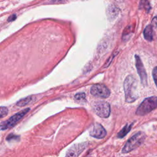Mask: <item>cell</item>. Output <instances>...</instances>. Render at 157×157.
<instances>
[{
  "instance_id": "cell-1",
  "label": "cell",
  "mask_w": 157,
  "mask_h": 157,
  "mask_svg": "<svg viewBox=\"0 0 157 157\" xmlns=\"http://www.w3.org/2000/svg\"><path fill=\"white\" fill-rule=\"evenodd\" d=\"M123 86L126 101L132 102L136 100L138 97L136 80L132 75H128L124 81Z\"/></svg>"
},
{
  "instance_id": "cell-2",
  "label": "cell",
  "mask_w": 157,
  "mask_h": 157,
  "mask_svg": "<svg viewBox=\"0 0 157 157\" xmlns=\"http://www.w3.org/2000/svg\"><path fill=\"white\" fill-rule=\"evenodd\" d=\"M145 139V135L142 132H138L134 136H132L126 143L123 148L122 149V152L123 153H128L138 147H139Z\"/></svg>"
},
{
  "instance_id": "cell-3",
  "label": "cell",
  "mask_w": 157,
  "mask_h": 157,
  "mask_svg": "<svg viewBox=\"0 0 157 157\" xmlns=\"http://www.w3.org/2000/svg\"><path fill=\"white\" fill-rule=\"evenodd\" d=\"M157 107V97L151 96L145 99L136 110L137 115H144Z\"/></svg>"
},
{
  "instance_id": "cell-4",
  "label": "cell",
  "mask_w": 157,
  "mask_h": 157,
  "mask_svg": "<svg viewBox=\"0 0 157 157\" xmlns=\"http://www.w3.org/2000/svg\"><path fill=\"white\" fill-rule=\"evenodd\" d=\"M29 110V108L21 110L20 112H18L16 114L13 115L8 120L2 121L0 123V129L5 130V129L12 128L25 116V115H26L28 112Z\"/></svg>"
},
{
  "instance_id": "cell-5",
  "label": "cell",
  "mask_w": 157,
  "mask_h": 157,
  "mask_svg": "<svg viewBox=\"0 0 157 157\" xmlns=\"http://www.w3.org/2000/svg\"><path fill=\"white\" fill-rule=\"evenodd\" d=\"M93 109L96 114L102 118H107L110 113V105L105 101H98L95 102Z\"/></svg>"
},
{
  "instance_id": "cell-6",
  "label": "cell",
  "mask_w": 157,
  "mask_h": 157,
  "mask_svg": "<svg viewBox=\"0 0 157 157\" xmlns=\"http://www.w3.org/2000/svg\"><path fill=\"white\" fill-rule=\"evenodd\" d=\"M90 92L92 95L101 98L109 97L110 93L109 88L103 84L93 85L91 88Z\"/></svg>"
},
{
  "instance_id": "cell-7",
  "label": "cell",
  "mask_w": 157,
  "mask_h": 157,
  "mask_svg": "<svg viewBox=\"0 0 157 157\" xmlns=\"http://www.w3.org/2000/svg\"><path fill=\"white\" fill-rule=\"evenodd\" d=\"M135 60L136 69L137 71V73L140 77L141 83L144 86H146L147 84V75L144 64L141 61L140 56L137 55H135Z\"/></svg>"
},
{
  "instance_id": "cell-8",
  "label": "cell",
  "mask_w": 157,
  "mask_h": 157,
  "mask_svg": "<svg viewBox=\"0 0 157 157\" xmlns=\"http://www.w3.org/2000/svg\"><path fill=\"white\" fill-rule=\"evenodd\" d=\"M89 132L91 136L98 139L103 138L106 135L105 129L101 124L97 123L91 126L89 129Z\"/></svg>"
},
{
  "instance_id": "cell-9",
  "label": "cell",
  "mask_w": 157,
  "mask_h": 157,
  "mask_svg": "<svg viewBox=\"0 0 157 157\" xmlns=\"http://www.w3.org/2000/svg\"><path fill=\"white\" fill-rule=\"evenodd\" d=\"M87 144L80 143L73 145L67 152L65 157H77L86 148Z\"/></svg>"
},
{
  "instance_id": "cell-10",
  "label": "cell",
  "mask_w": 157,
  "mask_h": 157,
  "mask_svg": "<svg viewBox=\"0 0 157 157\" xmlns=\"http://www.w3.org/2000/svg\"><path fill=\"white\" fill-rule=\"evenodd\" d=\"M144 38L148 41H151L153 39V28L151 25H147L144 30Z\"/></svg>"
},
{
  "instance_id": "cell-11",
  "label": "cell",
  "mask_w": 157,
  "mask_h": 157,
  "mask_svg": "<svg viewBox=\"0 0 157 157\" xmlns=\"http://www.w3.org/2000/svg\"><path fill=\"white\" fill-rule=\"evenodd\" d=\"M132 126V124H126L123 128L118 132V135H117V137H119V138H123L124 136H126L128 132L131 130V127Z\"/></svg>"
},
{
  "instance_id": "cell-12",
  "label": "cell",
  "mask_w": 157,
  "mask_h": 157,
  "mask_svg": "<svg viewBox=\"0 0 157 157\" xmlns=\"http://www.w3.org/2000/svg\"><path fill=\"white\" fill-rule=\"evenodd\" d=\"M33 99V97L32 96H28L25 98L21 99L20 101H18L17 102V105L20 106V107H23L25 106L26 105H27L28 104H29Z\"/></svg>"
},
{
  "instance_id": "cell-13",
  "label": "cell",
  "mask_w": 157,
  "mask_h": 157,
  "mask_svg": "<svg viewBox=\"0 0 157 157\" xmlns=\"http://www.w3.org/2000/svg\"><path fill=\"white\" fill-rule=\"evenodd\" d=\"M74 98L76 101L82 102L85 101V94L84 93H79L75 95Z\"/></svg>"
},
{
  "instance_id": "cell-14",
  "label": "cell",
  "mask_w": 157,
  "mask_h": 157,
  "mask_svg": "<svg viewBox=\"0 0 157 157\" xmlns=\"http://www.w3.org/2000/svg\"><path fill=\"white\" fill-rule=\"evenodd\" d=\"M6 140L9 142L12 141V140H15V141H18L20 140V136H17L14 134H10L7 136Z\"/></svg>"
},
{
  "instance_id": "cell-15",
  "label": "cell",
  "mask_w": 157,
  "mask_h": 157,
  "mask_svg": "<svg viewBox=\"0 0 157 157\" xmlns=\"http://www.w3.org/2000/svg\"><path fill=\"white\" fill-rule=\"evenodd\" d=\"M8 109L6 107H0V118L4 117L7 115Z\"/></svg>"
},
{
  "instance_id": "cell-16",
  "label": "cell",
  "mask_w": 157,
  "mask_h": 157,
  "mask_svg": "<svg viewBox=\"0 0 157 157\" xmlns=\"http://www.w3.org/2000/svg\"><path fill=\"white\" fill-rule=\"evenodd\" d=\"M152 75H153V77L155 81V83L156 84V86H157V66L155 67L153 69V72H152Z\"/></svg>"
},
{
  "instance_id": "cell-17",
  "label": "cell",
  "mask_w": 157,
  "mask_h": 157,
  "mask_svg": "<svg viewBox=\"0 0 157 157\" xmlns=\"http://www.w3.org/2000/svg\"><path fill=\"white\" fill-rule=\"evenodd\" d=\"M141 4L144 5V7L145 8V9L146 10V11L148 12L150 10V6L148 3V2L147 0H144V2H141Z\"/></svg>"
},
{
  "instance_id": "cell-18",
  "label": "cell",
  "mask_w": 157,
  "mask_h": 157,
  "mask_svg": "<svg viewBox=\"0 0 157 157\" xmlns=\"http://www.w3.org/2000/svg\"><path fill=\"white\" fill-rule=\"evenodd\" d=\"M151 26L152 27H157V17H155L153 18L151 21Z\"/></svg>"
},
{
  "instance_id": "cell-19",
  "label": "cell",
  "mask_w": 157,
  "mask_h": 157,
  "mask_svg": "<svg viewBox=\"0 0 157 157\" xmlns=\"http://www.w3.org/2000/svg\"><path fill=\"white\" fill-rule=\"evenodd\" d=\"M15 19H16V15H12L9 17V18L7 20V21H12L15 20Z\"/></svg>"
}]
</instances>
